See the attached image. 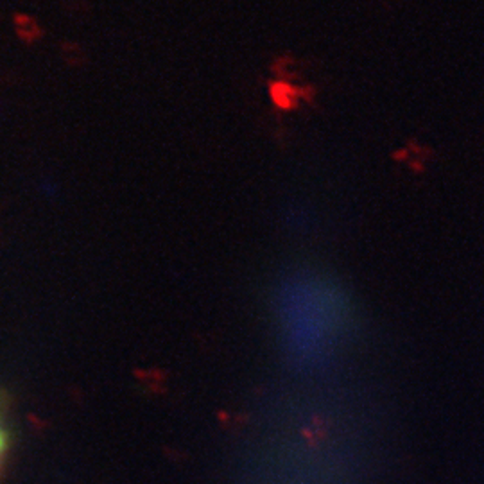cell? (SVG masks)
Here are the masks:
<instances>
[{"instance_id": "cell-1", "label": "cell", "mask_w": 484, "mask_h": 484, "mask_svg": "<svg viewBox=\"0 0 484 484\" xmlns=\"http://www.w3.org/2000/svg\"><path fill=\"white\" fill-rule=\"evenodd\" d=\"M336 289L321 282H294L278 298V321L287 350L296 363H316L336 343L343 328Z\"/></svg>"}, {"instance_id": "cell-2", "label": "cell", "mask_w": 484, "mask_h": 484, "mask_svg": "<svg viewBox=\"0 0 484 484\" xmlns=\"http://www.w3.org/2000/svg\"><path fill=\"white\" fill-rule=\"evenodd\" d=\"M271 94H273V99L276 101L278 106H283V108H289L294 102V90L289 86V84L283 83H276L273 88H271Z\"/></svg>"}, {"instance_id": "cell-3", "label": "cell", "mask_w": 484, "mask_h": 484, "mask_svg": "<svg viewBox=\"0 0 484 484\" xmlns=\"http://www.w3.org/2000/svg\"><path fill=\"white\" fill-rule=\"evenodd\" d=\"M7 441H9V436H7V430H6V425L0 418V461H2V457L6 454L7 450Z\"/></svg>"}]
</instances>
